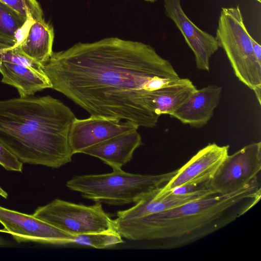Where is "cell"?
Segmentation results:
<instances>
[{"mask_svg":"<svg viewBox=\"0 0 261 261\" xmlns=\"http://www.w3.org/2000/svg\"><path fill=\"white\" fill-rule=\"evenodd\" d=\"M51 88L91 115L155 126L152 93L180 77L150 45L117 37L78 42L42 65Z\"/></svg>","mask_w":261,"mask_h":261,"instance_id":"obj_1","label":"cell"},{"mask_svg":"<svg viewBox=\"0 0 261 261\" xmlns=\"http://www.w3.org/2000/svg\"><path fill=\"white\" fill-rule=\"evenodd\" d=\"M257 178L229 194H215L160 213L114 222L127 240L151 243L152 249L177 248L197 241L244 215L259 201Z\"/></svg>","mask_w":261,"mask_h":261,"instance_id":"obj_2","label":"cell"},{"mask_svg":"<svg viewBox=\"0 0 261 261\" xmlns=\"http://www.w3.org/2000/svg\"><path fill=\"white\" fill-rule=\"evenodd\" d=\"M75 118L50 96L0 100V141L23 163L58 168L72 160L69 136Z\"/></svg>","mask_w":261,"mask_h":261,"instance_id":"obj_3","label":"cell"},{"mask_svg":"<svg viewBox=\"0 0 261 261\" xmlns=\"http://www.w3.org/2000/svg\"><path fill=\"white\" fill-rule=\"evenodd\" d=\"M177 172V169L162 174L147 175L116 169L106 174L74 176L66 185L95 202L122 205L136 203L148 193L166 184Z\"/></svg>","mask_w":261,"mask_h":261,"instance_id":"obj_4","label":"cell"},{"mask_svg":"<svg viewBox=\"0 0 261 261\" xmlns=\"http://www.w3.org/2000/svg\"><path fill=\"white\" fill-rule=\"evenodd\" d=\"M216 38L239 80L253 91L261 88V65L254 55L253 38L246 29L239 6L222 8Z\"/></svg>","mask_w":261,"mask_h":261,"instance_id":"obj_5","label":"cell"},{"mask_svg":"<svg viewBox=\"0 0 261 261\" xmlns=\"http://www.w3.org/2000/svg\"><path fill=\"white\" fill-rule=\"evenodd\" d=\"M33 215L73 236L116 230L98 202L85 205L56 199L37 207Z\"/></svg>","mask_w":261,"mask_h":261,"instance_id":"obj_6","label":"cell"},{"mask_svg":"<svg viewBox=\"0 0 261 261\" xmlns=\"http://www.w3.org/2000/svg\"><path fill=\"white\" fill-rule=\"evenodd\" d=\"M261 170V142L246 145L227 155L209 181L218 194L234 192L257 178Z\"/></svg>","mask_w":261,"mask_h":261,"instance_id":"obj_7","label":"cell"},{"mask_svg":"<svg viewBox=\"0 0 261 261\" xmlns=\"http://www.w3.org/2000/svg\"><path fill=\"white\" fill-rule=\"evenodd\" d=\"M0 232L11 234L18 243L33 242L56 245L72 244L73 236L39 219L0 206Z\"/></svg>","mask_w":261,"mask_h":261,"instance_id":"obj_8","label":"cell"},{"mask_svg":"<svg viewBox=\"0 0 261 261\" xmlns=\"http://www.w3.org/2000/svg\"><path fill=\"white\" fill-rule=\"evenodd\" d=\"M139 127L117 118L91 115L74 120L69 133L70 146L74 154L116 136L137 130Z\"/></svg>","mask_w":261,"mask_h":261,"instance_id":"obj_9","label":"cell"},{"mask_svg":"<svg viewBox=\"0 0 261 261\" xmlns=\"http://www.w3.org/2000/svg\"><path fill=\"white\" fill-rule=\"evenodd\" d=\"M229 146L209 144L199 150L166 184L158 189L163 194L177 187L210 181L228 154Z\"/></svg>","mask_w":261,"mask_h":261,"instance_id":"obj_10","label":"cell"},{"mask_svg":"<svg viewBox=\"0 0 261 261\" xmlns=\"http://www.w3.org/2000/svg\"><path fill=\"white\" fill-rule=\"evenodd\" d=\"M165 13L175 23L193 51L197 68L208 71L210 60L218 49L215 37L197 27L184 12L180 0H164Z\"/></svg>","mask_w":261,"mask_h":261,"instance_id":"obj_11","label":"cell"},{"mask_svg":"<svg viewBox=\"0 0 261 261\" xmlns=\"http://www.w3.org/2000/svg\"><path fill=\"white\" fill-rule=\"evenodd\" d=\"M221 94L222 88L215 85L196 89L169 115L191 127L201 128L213 115Z\"/></svg>","mask_w":261,"mask_h":261,"instance_id":"obj_12","label":"cell"},{"mask_svg":"<svg viewBox=\"0 0 261 261\" xmlns=\"http://www.w3.org/2000/svg\"><path fill=\"white\" fill-rule=\"evenodd\" d=\"M144 195L128 209L118 211L114 222L131 220L176 207L187 202L217 194L210 189L189 194H175L167 192L158 194V188Z\"/></svg>","mask_w":261,"mask_h":261,"instance_id":"obj_13","label":"cell"},{"mask_svg":"<svg viewBox=\"0 0 261 261\" xmlns=\"http://www.w3.org/2000/svg\"><path fill=\"white\" fill-rule=\"evenodd\" d=\"M142 144L141 136L137 130L87 147L81 153L98 158L113 170L120 169L132 160L135 150Z\"/></svg>","mask_w":261,"mask_h":261,"instance_id":"obj_14","label":"cell"},{"mask_svg":"<svg viewBox=\"0 0 261 261\" xmlns=\"http://www.w3.org/2000/svg\"><path fill=\"white\" fill-rule=\"evenodd\" d=\"M1 82L15 88L20 97L33 95L36 92L47 88L51 85L45 74L40 71L22 64L0 62Z\"/></svg>","mask_w":261,"mask_h":261,"instance_id":"obj_15","label":"cell"},{"mask_svg":"<svg viewBox=\"0 0 261 261\" xmlns=\"http://www.w3.org/2000/svg\"><path fill=\"white\" fill-rule=\"evenodd\" d=\"M54 29L43 19L34 21L18 46L28 57L42 65L53 53Z\"/></svg>","mask_w":261,"mask_h":261,"instance_id":"obj_16","label":"cell"},{"mask_svg":"<svg viewBox=\"0 0 261 261\" xmlns=\"http://www.w3.org/2000/svg\"><path fill=\"white\" fill-rule=\"evenodd\" d=\"M188 79L180 78L175 83L154 91L150 98V106L159 116L174 111L196 90Z\"/></svg>","mask_w":261,"mask_h":261,"instance_id":"obj_17","label":"cell"},{"mask_svg":"<svg viewBox=\"0 0 261 261\" xmlns=\"http://www.w3.org/2000/svg\"><path fill=\"white\" fill-rule=\"evenodd\" d=\"M33 21L0 1V48L18 46Z\"/></svg>","mask_w":261,"mask_h":261,"instance_id":"obj_18","label":"cell"},{"mask_svg":"<svg viewBox=\"0 0 261 261\" xmlns=\"http://www.w3.org/2000/svg\"><path fill=\"white\" fill-rule=\"evenodd\" d=\"M122 242V237L115 230L77 235L73 237L72 244L104 249Z\"/></svg>","mask_w":261,"mask_h":261,"instance_id":"obj_19","label":"cell"},{"mask_svg":"<svg viewBox=\"0 0 261 261\" xmlns=\"http://www.w3.org/2000/svg\"><path fill=\"white\" fill-rule=\"evenodd\" d=\"M24 18L33 21L43 19V11L36 0H0Z\"/></svg>","mask_w":261,"mask_h":261,"instance_id":"obj_20","label":"cell"},{"mask_svg":"<svg viewBox=\"0 0 261 261\" xmlns=\"http://www.w3.org/2000/svg\"><path fill=\"white\" fill-rule=\"evenodd\" d=\"M0 165L8 171L22 172L23 163L0 141Z\"/></svg>","mask_w":261,"mask_h":261,"instance_id":"obj_21","label":"cell"},{"mask_svg":"<svg viewBox=\"0 0 261 261\" xmlns=\"http://www.w3.org/2000/svg\"><path fill=\"white\" fill-rule=\"evenodd\" d=\"M252 45L255 57L258 63L261 65V46L254 39L252 41Z\"/></svg>","mask_w":261,"mask_h":261,"instance_id":"obj_22","label":"cell"},{"mask_svg":"<svg viewBox=\"0 0 261 261\" xmlns=\"http://www.w3.org/2000/svg\"><path fill=\"white\" fill-rule=\"evenodd\" d=\"M257 99L259 103L261 104V88H258L254 90Z\"/></svg>","mask_w":261,"mask_h":261,"instance_id":"obj_23","label":"cell"},{"mask_svg":"<svg viewBox=\"0 0 261 261\" xmlns=\"http://www.w3.org/2000/svg\"><path fill=\"white\" fill-rule=\"evenodd\" d=\"M0 196L4 197V198H7L8 197V193L4 191L0 186Z\"/></svg>","mask_w":261,"mask_h":261,"instance_id":"obj_24","label":"cell"},{"mask_svg":"<svg viewBox=\"0 0 261 261\" xmlns=\"http://www.w3.org/2000/svg\"><path fill=\"white\" fill-rule=\"evenodd\" d=\"M144 1L149 2H151V3H153L155 1H156L157 0H144Z\"/></svg>","mask_w":261,"mask_h":261,"instance_id":"obj_25","label":"cell"},{"mask_svg":"<svg viewBox=\"0 0 261 261\" xmlns=\"http://www.w3.org/2000/svg\"><path fill=\"white\" fill-rule=\"evenodd\" d=\"M255 1H256L258 2L259 3H260V2H261V0H255Z\"/></svg>","mask_w":261,"mask_h":261,"instance_id":"obj_26","label":"cell"}]
</instances>
